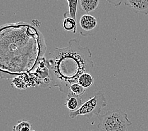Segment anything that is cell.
Instances as JSON below:
<instances>
[{
	"label": "cell",
	"mask_w": 148,
	"mask_h": 131,
	"mask_svg": "<svg viewBox=\"0 0 148 131\" xmlns=\"http://www.w3.org/2000/svg\"><path fill=\"white\" fill-rule=\"evenodd\" d=\"M50 56L47 64L54 86L66 95L70 86L77 83L82 74L90 72L94 67L90 49L83 47L75 38L70 40L67 47L55 48Z\"/></svg>",
	"instance_id": "cell-1"
},
{
	"label": "cell",
	"mask_w": 148,
	"mask_h": 131,
	"mask_svg": "<svg viewBox=\"0 0 148 131\" xmlns=\"http://www.w3.org/2000/svg\"><path fill=\"white\" fill-rule=\"evenodd\" d=\"M100 122L97 127L100 131H128L132 122L128 115L121 110H108L97 116Z\"/></svg>",
	"instance_id": "cell-2"
},
{
	"label": "cell",
	"mask_w": 148,
	"mask_h": 131,
	"mask_svg": "<svg viewBox=\"0 0 148 131\" xmlns=\"http://www.w3.org/2000/svg\"><path fill=\"white\" fill-rule=\"evenodd\" d=\"M107 105V101L103 93L101 91L97 92L94 96L82 104L76 111L69 113L71 119H75L78 116H82L88 119L93 115L97 117L101 114V110Z\"/></svg>",
	"instance_id": "cell-3"
},
{
	"label": "cell",
	"mask_w": 148,
	"mask_h": 131,
	"mask_svg": "<svg viewBox=\"0 0 148 131\" xmlns=\"http://www.w3.org/2000/svg\"><path fill=\"white\" fill-rule=\"evenodd\" d=\"M79 34L83 37H90L96 35L100 27L98 18L90 14L83 15L79 19Z\"/></svg>",
	"instance_id": "cell-4"
},
{
	"label": "cell",
	"mask_w": 148,
	"mask_h": 131,
	"mask_svg": "<svg viewBox=\"0 0 148 131\" xmlns=\"http://www.w3.org/2000/svg\"><path fill=\"white\" fill-rule=\"evenodd\" d=\"M124 3L136 13L148 15V0H127L124 1Z\"/></svg>",
	"instance_id": "cell-5"
},
{
	"label": "cell",
	"mask_w": 148,
	"mask_h": 131,
	"mask_svg": "<svg viewBox=\"0 0 148 131\" xmlns=\"http://www.w3.org/2000/svg\"><path fill=\"white\" fill-rule=\"evenodd\" d=\"M82 104V99L80 97L74 96L71 94H68L67 95L66 102L64 105L68 108L70 112L76 111Z\"/></svg>",
	"instance_id": "cell-6"
},
{
	"label": "cell",
	"mask_w": 148,
	"mask_h": 131,
	"mask_svg": "<svg viewBox=\"0 0 148 131\" xmlns=\"http://www.w3.org/2000/svg\"><path fill=\"white\" fill-rule=\"evenodd\" d=\"M79 3L81 8L83 11L87 14H89V13L94 11L98 8L100 1L98 0H81Z\"/></svg>",
	"instance_id": "cell-7"
},
{
	"label": "cell",
	"mask_w": 148,
	"mask_h": 131,
	"mask_svg": "<svg viewBox=\"0 0 148 131\" xmlns=\"http://www.w3.org/2000/svg\"><path fill=\"white\" fill-rule=\"evenodd\" d=\"M94 80L92 76L89 73H83L78 79V82L81 86L84 88H89L93 86Z\"/></svg>",
	"instance_id": "cell-8"
},
{
	"label": "cell",
	"mask_w": 148,
	"mask_h": 131,
	"mask_svg": "<svg viewBox=\"0 0 148 131\" xmlns=\"http://www.w3.org/2000/svg\"><path fill=\"white\" fill-rule=\"evenodd\" d=\"M67 3L68 4L69 11L64 14V17H71L72 19L76 20V14L77 10V6L79 3L77 0L75 1H71V0H67Z\"/></svg>",
	"instance_id": "cell-9"
},
{
	"label": "cell",
	"mask_w": 148,
	"mask_h": 131,
	"mask_svg": "<svg viewBox=\"0 0 148 131\" xmlns=\"http://www.w3.org/2000/svg\"><path fill=\"white\" fill-rule=\"evenodd\" d=\"M62 26L64 29L67 32H72L73 33L76 34L77 31V22L75 19L71 17H64L63 21Z\"/></svg>",
	"instance_id": "cell-10"
},
{
	"label": "cell",
	"mask_w": 148,
	"mask_h": 131,
	"mask_svg": "<svg viewBox=\"0 0 148 131\" xmlns=\"http://www.w3.org/2000/svg\"><path fill=\"white\" fill-rule=\"evenodd\" d=\"M85 88H84L79 83H74L70 86L68 94H71L74 96L81 98L85 93Z\"/></svg>",
	"instance_id": "cell-11"
},
{
	"label": "cell",
	"mask_w": 148,
	"mask_h": 131,
	"mask_svg": "<svg viewBox=\"0 0 148 131\" xmlns=\"http://www.w3.org/2000/svg\"><path fill=\"white\" fill-rule=\"evenodd\" d=\"M31 124L27 120H20L16 125L13 126V131H31Z\"/></svg>",
	"instance_id": "cell-12"
}]
</instances>
